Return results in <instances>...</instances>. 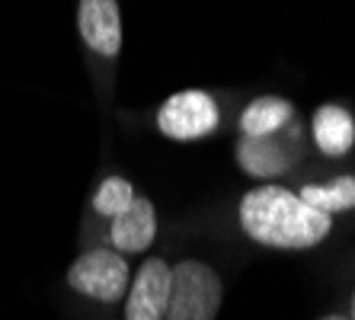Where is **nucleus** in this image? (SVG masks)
I'll use <instances>...</instances> for the list:
<instances>
[{
	"instance_id": "obj_1",
	"label": "nucleus",
	"mask_w": 355,
	"mask_h": 320,
	"mask_svg": "<svg viewBox=\"0 0 355 320\" xmlns=\"http://www.w3.org/2000/svg\"><path fill=\"white\" fill-rule=\"evenodd\" d=\"M240 228L250 240L272 250H311L333 230V218L314 212L295 189L257 186L240 199Z\"/></svg>"
},
{
	"instance_id": "obj_2",
	"label": "nucleus",
	"mask_w": 355,
	"mask_h": 320,
	"mask_svg": "<svg viewBox=\"0 0 355 320\" xmlns=\"http://www.w3.org/2000/svg\"><path fill=\"white\" fill-rule=\"evenodd\" d=\"M224 285L218 272L202 260L170 266V304L166 320H215L221 311Z\"/></svg>"
},
{
	"instance_id": "obj_3",
	"label": "nucleus",
	"mask_w": 355,
	"mask_h": 320,
	"mask_svg": "<svg viewBox=\"0 0 355 320\" xmlns=\"http://www.w3.org/2000/svg\"><path fill=\"white\" fill-rule=\"evenodd\" d=\"M67 285L74 288L77 295L90 298V301L112 304L128 295L132 269H128V260L122 253L106 250V246H96V250H87V253H80L71 263Z\"/></svg>"
},
{
	"instance_id": "obj_4",
	"label": "nucleus",
	"mask_w": 355,
	"mask_h": 320,
	"mask_svg": "<svg viewBox=\"0 0 355 320\" xmlns=\"http://www.w3.org/2000/svg\"><path fill=\"white\" fill-rule=\"evenodd\" d=\"M221 112L211 93L205 90H182L173 93L157 112V128L170 141H198L218 128Z\"/></svg>"
},
{
	"instance_id": "obj_5",
	"label": "nucleus",
	"mask_w": 355,
	"mask_h": 320,
	"mask_svg": "<svg viewBox=\"0 0 355 320\" xmlns=\"http://www.w3.org/2000/svg\"><path fill=\"white\" fill-rule=\"evenodd\" d=\"M170 304V263L160 256L141 263L132 276L128 295H125V320H166Z\"/></svg>"
},
{
	"instance_id": "obj_6",
	"label": "nucleus",
	"mask_w": 355,
	"mask_h": 320,
	"mask_svg": "<svg viewBox=\"0 0 355 320\" xmlns=\"http://www.w3.org/2000/svg\"><path fill=\"white\" fill-rule=\"evenodd\" d=\"M77 29L87 49L103 58L122 51V13L116 0H80L77 3Z\"/></svg>"
},
{
	"instance_id": "obj_7",
	"label": "nucleus",
	"mask_w": 355,
	"mask_h": 320,
	"mask_svg": "<svg viewBox=\"0 0 355 320\" xmlns=\"http://www.w3.org/2000/svg\"><path fill=\"white\" fill-rule=\"evenodd\" d=\"M157 237V208L154 202L144 196H138L132 202L128 212H122L119 218H112L109 224V240H112V250L116 253H141L148 250Z\"/></svg>"
},
{
	"instance_id": "obj_8",
	"label": "nucleus",
	"mask_w": 355,
	"mask_h": 320,
	"mask_svg": "<svg viewBox=\"0 0 355 320\" xmlns=\"http://www.w3.org/2000/svg\"><path fill=\"white\" fill-rule=\"evenodd\" d=\"M314 144L327 157H343L355 144V119L343 106H320L314 112Z\"/></svg>"
},
{
	"instance_id": "obj_9",
	"label": "nucleus",
	"mask_w": 355,
	"mask_h": 320,
	"mask_svg": "<svg viewBox=\"0 0 355 320\" xmlns=\"http://www.w3.org/2000/svg\"><path fill=\"white\" fill-rule=\"evenodd\" d=\"M295 119V106L282 96H259L253 99L240 115V132L243 138H272Z\"/></svg>"
},
{
	"instance_id": "obj_10",
	"label": "nucleus",
	"mask_w": 355,
	"mask_h": 320,
	"mask_svg": "<svg viewBox=\"0 0 355 320\" xmlns=\"http://www.w3.org/2000/svg\"><path fill=\"white\" fill-rule=\"evenodd\" d=\"M237 164L243 167V173L257 176V180H269L279 173L288 170V154L282 151V144H275L272 138H240L237 144Z\"/></svg>"
},
{
	"instance_id": "obj_11",
	"label": "nucleus",
	"mask_w": 355,
	"mask_h": 320,
	"mask_svg": "<svg viewBox=\"0 0 355 320\" xmlns=\"http://www.w3.org/2000/svg\"><path fill=\"white\" fill-rule=\"evenodd\" d=\"M297 196L320 214H339L355 208V176H336L333 183H307L297 189Z\"/></svg>"
},
{
	"instance_id": "obj_12",
	"label": "nucleus",
	"mask_w": 355,
	"mask_h": 320,
	"mask_svg": "<svg viewBox=\"0 0 355 320\" xmlns=\"http://www.w3.org/2000/svg\"><path fill=\"white\" fill-rule=\"evenodd\" d=\"M135 186L125 176H109V180H103L96 186V192H93V212L103 214V218H119L122 212H128L135 202Z\"/></svg>"
},
{
	"instance_id": "obj_13",
	"label": "nucleus",
	"mask_w": 355,
	"mask_h": 320,
	"mask_svg": "<svg viewBox=\"0 0 355 320\" xmlns=\"http://www.w3.org/2000/svg\"><path fill=\"white\" fill-rule=\"evenodd\" d=\"M349 320H355V292H352V301H349Z\"/></svg>"
},
{
	"instance_id": "obj_14",
	"label": "nucleus",
	"mask_w": 355,
	"mask_h": 320,
	"mask_svg": "<svg viewBox=\"0 0 355 320\" xmlns=\"http://www.w3.org/2000/svg\"><path fill=\"white\" fill-rule=\"evenodd\" d=\"M320 320H349V317H339V314H327V317H320Z\"/></svg>"
}]
</instances>
